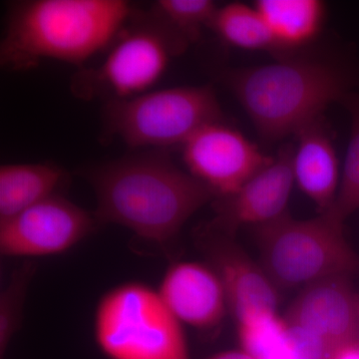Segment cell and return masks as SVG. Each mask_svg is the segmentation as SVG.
Here are the masks:
<instances>
[{"label": "cell", "instance_id": "6da1fadb", "mask_svg": "<svg viewBox=\"0 0 359 359\" xmlns=\"http://www.w3.org/2000/svg\"><path fill=\"white\" fill-rule=\"evenodd\" d=\"M96 196L99 223L119 224L165 247L215 194L164 154L115 161L86 174Z\"/></svg>", "mask_w": 359, "mask_h": 359}, {"label": "cell", "instance_id": "7a4b0ae2", "mask_svg": "<svg viewBox=\"0 0 359 359\" xmlns=\"http://www.w3.org/2000/svg\"><path fill=\"white\" fill-rule=\"evenodd\" d=\"M123 0H34L11 14L1 42V63L11 69L40 61L79 65L112 43L131 15Z\"/></svg>", "mask_w": 359, "mask_h": 359}, {"label": "cell", "instance_id": "3957f363", "mask_svg": "<svg viewBox=\"0 0 359 359\" xmlns=\"http://www.w3.org/2000/svg\"><path fill=\"white\" fill-rule=\"evenodd\" d=\"M229 83L257 132L268 141L297 135L321 119L330 104L348 95V81L339 68L313 60L237 71Z\"/></svg>", "mask_w": 359, "mask_h": 359}, {"label": "cell", "instance_id": "277c9868", "mask_svg": "<svg viewBox=\"0 0 359 359\" xmlns=\"http://www.w3.org/2000/svg\"><path fill=\"white\" fill-rule=\"evenodd\" d=\"M344 223L323 212L318 218L295 219L285 215L257 226L263 269L276 287L311 283L359 273V256L346 242Z\"/></svg>", "mask_w": 359, "mask_h": 359}, {"label": "cell", "instance_id": "5b68a950", "mask_svg": "<svg viewBox=\"0 0 359 359\" xmlns=\"http://www.w3.org/2000/svg\"><path fill=\"white\" fill-rule=\"evenodd\" d=\"M94 337L110 359H190L182 323L145 283H122L101 297Z\"/></svg>", "mask_w": 359, "mask_h": 359}, {"label": "cell", "instance_id": "8992f818", "mask_svg": "<svg viewBox=\"0 0 359 359\" xmlns=\"http://www.w3.org/2000/svg\"><path fill=\"white\" fill-rule=\"evenodd\" d=\"M110 131L131 147H167L186 143L198 130L221 120L210 86L155 90L108 104Z\"/></svg>", "mask_w": 359, "mask_h": 359}, {"label": "cell", "instance_id": "52a82bcc", "mask_svg": "<svg viewBox=\"0 0 359 359\" xmlns=\"http://www.w3.org/2000/svg\"><path fill=\"white\" fill-rule=\"evenodd\" d=\"M169 34L151 26L122 30L102 63L78 77L77 93H108L113 100L147 93L164 76L175 52L176 40Z\"/></svg>", "mask_w": 359, "mask_h": 359}, {"label": "cell", "instance_id": "ba28073f", "mask_svg": "<svg viewBox=\"0 0 359 359\" xmlns=\"http://www.w3.org/2000/svg\"><path fill=\"white\" fill-rule=\"evenodd\" d=\"M96 223L95 216L57 194L0 222V252L14 257L63 254L89 236Z\"/></svg>", "mask_w": 359, "mask_h": 359}, {"label": "cell", "instance_id": "9c48e42d", "mask_svg": "<svg viewBox=\"0 0 359 359\" xmlns=\"http://www.w3.org/2000/svg\"><path fill=\"white\" fill-rule=\"evenodd\" d=\"M183 158L190 174L221 198L237 192L273 160L221 120L198 130L184 144Z\"/></svg>", "mask_w": 359, "mask_h": 359}, {"label": "cell", "instance_id": "30bf717a", "mask_svg": "<svg viewBox=\"0 0 359 359\" xmlns=\"http://www.w3.org/2000/svg\"><path fill=\"white\" fill-rule=\"evenodd\" d=\"M285 320L320 337L332 351L359 342V297L348 276H332L304 287Z\"/></svg>", "mask_w": 359, "mask_h": 359}, {"label": "cell", "instance_id": "8fae6325", "mask_svg": "<svg viewBox=\"0 0 359 359\" xmlns=\"http://www.w3.org/2000/svg\"><path fill=\"white\" fill-rule=\"evenodd\" d=\"M292 160V148H283L240 190L222 198L212 226L229 235L245 224L261 226L287 215L294 183Z\"/></svg>", "mask_w": 359, "mask_h": 359}, {"label": "cell", "instance_id": "7c38bea8", "mask_svg": "<svg viewBox=\"0 0 359 359\" xmlns=\"http://www.w3.org/2000/svg\"><path fill=\"white\" fill-rule=\"evenodd\" d=\"M158 292L180 323L199 330L218 325L228 306L217 271L212 266L194 262L172 264Z\"/></svg>", "mask_w": 359, "mask_h": 359}, {"label": "cell", "instance_id": "4fadbf2b", "mask_svg": "<svg viewBox=\"0 0 359 359\" xmlns=\"http://www.w3.org/2000/svg\"><path fill=\"white\" fill-rule=\"evenodd\" d=\"M205 245L212 268L217 271L226 302L237 320L250 311H276L278 297L276 285L263 268L257 266L244 252L226 238L212 237Z\"/></svg>", "mask_w": 359, "mask_h": 359}, {"label": "cell", "instance_id": "5bb4252c", "mask_svg": "<svg viewBox=\"0 0 359 359\" xmlns=\"http://www.w3.org/2000/svg\"><path fill=\"white\" fill-rule=\"evenodd\" d=\"M297 136L292 160L294 182L323 214L334 204L339 188V160L334 143L321 119Z\"/></svg>", "mask_w": 359, "mask_h": 359}, {"label": "cell", "instance_id": "9a60e30c", "mask_svg": "<svg viewBox=\"0 0 359 359\" xmlns=\"http://www.w3.org/2000/svg\"><path fill=\"white\" fill-rule=\"evenodd\" d=\"M65 173L52 164H6L0 168V222L57 195Z\"/></svg>", "mask_w": 359, "mask_h": 359}, {"label": "cell", "instance_id": "2e32d148", "mask_svg": "<svg viewBox=\"0 0 359 359\" xmlns=\"http://www.w3.org/2000/svg\"><path fill=\"white\" fill-rule=\"evenodd\" d=\"M254 6L278 50L309 44L318 36L325 20V4L318 0H259Z\"/></svg>", "mask_w": 359, "mask_h": 359}, {"label": "cell", "instance_id": "e0dca14e", "mask_svg": "<svg viewBox=\"0 0 359 359\" xmlns=\"http://www.w3.org/2000/svg\"><path fill=\"white\" fill-rule=\"evenodd\" d=\"M210 27L231 46L245 50H271L273 40L256 7L233 2L218 7Z\"/></svg>", "mask_w": 359, "mask_h": 359}, {"label": "cell", "instance_id": "ac0fdd59", "mask_svg": "<svg viewBox=\"0 0 359 359\" xmlns=\"http://www.w3.org/2000/svg\"><path fill=\"white\" fill-rule=\"evenodd\" d=\"M242 351L255 359H292L287 344V321L276 311H257L238 320Z\"/></svg>", "mask_w": 359, "mask_h": 359}, {"label": "cell", "instance_id": "d6986e66", "mask_svg": "<svg viewBox=\"0 0 359 359\" xmlns=\"http://www.w3.org/2000/svg\"><path fill=\"white\" fill-rule=\"evenodd\" d=\"M344 101L351 116V138L339 192L334 204L325 212L341 223L359 210V95L348 94Z\"/></svg>", "mask_w": 359, "mask_h": 359}, {"label": "cell", "instance_id": "ffe728a7", "mask_svg": "<svg viewBox=\"0 0 359 359\" xmlns=\"http://www.w3.org/2000/svg\"><path fill=\"white\" fill-rule=\"evenodd\" d=\"M36 271V264L25 262L15 269L0 294V359H6L11 341L18 334L23 318L28 289Z\"/></svg>", "mask_w": 359, "mask_h": 359}, {"label": "cell", "instance_id": "44dd1931", "mask_svg": "<svg viewBox=\"0 0 359 359\" xmlns=\"http://www.w3.org/2000/svg\"><path fill=\"white\" fill-rule=\"evenodd\" d=\"M218 7L211 0H160L156 4L161 20L183 42L199 39L203 28L210 27Z\"/></svg>", "mask_w": 359, "mask_h": 359}, {"label": "cell", "instance_id": "7402d4cb", "mask_svg": "<svg viewBox=\"0 0 359 359\" xmlns=\"http://www.w3.org/2000/svg\"><path fill=\"white\" fill-rule=\"evenodd\" d=\"M287 325V344L292 359L330 358L332 349L320 337L306 328Z\"/></svg>", "mask_w": 359, "mask_h": 359}, {"label": "cell", "instance_id": "603a6c76", "mask_svg": "<svg viewBox=\"0 0 359 359\" xmlns=\"http://www.w3.org/2000/svg\"><path fill=\"white\" fill-rule=\"evenodd\" d=\"M328 359H359V342H353L334 349Z\"/></svg>", "mask_w": 359, "mask_h": 359}, {"label": "cell", "instance_id": "cb8c5ba5", "mask_svg": "<svg viewBox=\"0 0 359 359\" xmlns=\"http://www.w3.org/2000/svg\"><path fill=\"white\" fill-rule=\"evenodd\" d=\"M207 359H255L243 351H228L215 354Z\"/></svg>", "mask_w": 359, "mask_h": 359}]
</instances>
